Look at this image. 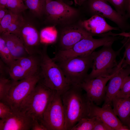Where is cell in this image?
Segmentation results:
<instances>
[{
    "label": "cell",
    "mask_w": 130,
    "mask_h": 130,
    "mask_svg": "<svg viewBox=\"0 0 130 130\" xmlns=\"http://www.w3.org/2000/svg\"><path fill=\"white\" fill-rule=\"evenodd\" d=\"M78 85H71L61 95L64 110L65 130H71L81 119L88 117L91 102Z\"/></svg>",
    "instance_id": "obj_1"
},
{
    "label": "cell",
    "mask_w": 130,
    "mask_h": 130,
    "mask_svg": "<svg viewBox=\"0 0 130 130\" xmlns=\"http://www.w3.org/2000/svg\"><path fill=\"white\" fill-rule=\"evenodd\" d=\"M39 81L61 95L71 85L61 70L48 55L47 46L43 47L40 53Z\"/></svg>",
    "instance_id": "obj_2"
},
{
    "label": "cell",
    "mask_w": 130,
    "mask_h": 130,
    "mask_svg": "<svg viewBox=\"0 0 130 130\" xmlns=\"http://www.w3.org/2000/svg\"><path fill=\"white\" fill-rule=\"evenodd\" d=\"M111 44L104 45L99 50L91 54L93 62L92 70L86 79H90L98 77H107L115 72L122 65L124 59V56L118 63L117 58L123 46L119 49L115 51Z\"/></svg>",
    "instance_id": "obj_3"
},
{
    "label": "cell",
    "mask_w": 130,
    "mask_h": 130,
    "mask_svg": "<svg viewBox=\"0 0 130 130\" xmlns=\"http://www.w3.org/2000/svg\"><path fill=\"white\" fill-rule=\"evenodd\" d=\"M55 91L39 81L18 109L42 124L44 113Z\"/></svg>",
    "instance_id": "obj_4"
},
{
    "label": "cell",
    "mask_w": 130,
    "mask_h": 130,
    "mask_svg": "<svg viewBox=\"0 0 130 130\" xmlns=\"http://www.w3.org/2000/svg\"><path fill=\"white\" fill-rule=\"evenodd\" d=\"M91 54L73 58L56 62L59 67L70 85H79L86 78L91 68Z\"/></svg>",
    "instance_id": "obj_5"
},
{
    "label": "cell",
    "mask_w": 130,
    "mask_h": 130,
    "mask_svg": "<svg viewBox=\"0 0 130 130\" xmlns=\"http://www.w3.org/2000/svg\"><path fill=\"white\" fill-rule=\"evenodd\" d=\"M81 6L91 16L97 15L114 22L122 32L130 31L128 18L113 9L106 0H87Z\"/></svg>",
    "instance_id": "obj_6"
},
{
    "label": "cell",
    "mask_w": 130,
    "mask_h": 130,
    "mask_svg": "<svg viewBox=\"0 0 130 130\" xmlns=\"http://www.w3.org/2000/svg\"><path fill=\"white\" fill-rule=\"evenodd\" d=\"M46 1L45 13L55 25L63 26L75 23L79 15L76 8L57 0Z\"/></svg>",
    "instance_id": "obj_7"
},
{
    "label": "cell",
    "mask_w": 130,
    "mask_h": 130,
    "mask_svg": "<svg viewBox=\"0 0 130 130\" xmlns=\"http://www.w3.org/2000/svg\"><path fill=\"white\" fill-rule=\"evenodd\" d=\"M65 123L61 95L55 91L44 113L42 124L47 130H65Z\"/></svg>",
    "instance_id": "obj_8"
},
{
    "label": "cell",
    "mask_w": 130,
    "mask_h": 130,
    "mask_svg": "<svg viewBox=\"0 0 130 130\" xmlns=\"http://www.w3.org/2000/svg\"><path fill=\"white\" fill-rule=\"evenodd\" d=\"M39 74L22 80H13L5 102L13 110L18 109L23 101L33 89L39 81Z\"/></svg>",
    "instance_id": "obj_9"
},
{
    "label": "cell",
    "mask_w": 130,
    "mask_h": 130,
    "mask_svg": "<svg viewBox=\"0 0 130 130\" xmlns=\"http://www.w3.org/2000/svg\"><path fill=\"white\" fill-rule=\"evenodd\" d=\"M62 27L61 30L58 32L56 51L67 50L86 37L97 36L84 30L79 22Z\"/></svg>",
    "instance_id": "obj_10"
},
{
    "label": "cell",
    "mask_w": 130,
    "mask_h": 130,
    "mask_svg": "<svg viewBox=\"0 0 130 130\" xmlns=\"http://www.w3.org/2000/svg\"><path fill=\"white\" fill-rule=\"evenodd\" d=\"M117 70L107 77H98L86 79L79 85L85 91L86 95L91 102L97 105H100L105 100L107 83Z\"/></svg>",
    "instance_id": "obj_11"
},
{
    "label": "cell",
    "mask_w": 130,
    "mask_h": 130,
    "mask_svg": "<svg viewBox=\"0 0 130 130\" xmlns=\"http://www.w3.org/2000/svg\"><path fill=\"white\" fill-rule=\"evenodd\" d=\"M111 105H103L102 107L91 102L88 117L98 118L113 130H129L128 127L123 124L115 114Z\"/></svg>",
    "instance_id": "obj_12"
},
{
    "label": "cell",
    "mask_w": 130,
    "mask_h": 130,
    "mask_svg": "<svg viewBox=\"0 0 130 130\" xmlns=\"http://www.w3.org/2000/svg\"><path fill=\"white\" fill-rule=\"evenodd\" d=\"M79 23L88 32L100 37L115 36V33L111 32V31H121L118 27L111 26L107 22L104 18L97 15H92L87 19L80 20Z\"/></svg>",
    "instance_id": "obj_13"
},
{
    "label": "cell",
    "mask_w": 130,
    "mask_h": 130,
    "mask_svg": "<svg viewBox=\"0 0 130 130\" xmlns=\"http://www.w3.org/2000/svg\"><path fill=\"white\" fill-rule=\"evenodd\" d=\"M32 117L18 109L13 110L7 117L0 120V130H31Z\"/></svg>",
    "instance_id": "obj_14"
},
{
    "label": "cell",
    "mask_w": 130,
    "mask_h": 130,
    "mask_svg": "<svg viewBox=\"0 0 130 130\" xmlns=\"http://www.w3.org/2000/svg\"><path fill=\"white\" fill-rule=\"evenodd\" d=\"M130 75V66L123 63L106 85V96L103 105L112 106L113 99L116 96L125 80Z\"/></svg>",
    "instance_id": "obj_15"
},
{
    "label": "cell",
    "mask_w": 130,
    "mask_h": 130,
    "mask_svg": "<svg viewBox=\"0 0 130 130\" xmlns=\"http://www.w3.org/2000/svg\"><path fill=\"white\" fill-rule=\"evenodd\" d=\"M25 24L22 27L19 35L26 49L30 55L39 54L42 48L39 46L41 43L40 34L33 26Z\"/></svg>",
    "instance_id": "obj_16"
},
{
    "label": "cell",
    "mask_w": 130,
    "mask_h": 130,
    "mask_svg": "<svg viewBox=\"0 0 130 130\" xmlns=\"http://www.w3.org/2000/svg\"><path fill=\"white\" fill-rule=\"evenodd\" d=\"M7 47L16 60L30 55L27 52L24 42L19 34L4 33L0 34Z\"/></svg>",
    "instance_id": "obj_17"
},
{
    "label": "cell",
    "mask_w": 130,
    "mask_h": 130,
    "mask_svg": "<svg viewBox=\"0 0 130 130\" xmlns=\"http://www.w3.org/2000/svg\"><path fill=\"white\" fill-rule=\"evenodd\" d=\"M113 110L121 122L127 125L130 118V97L120 98L116 97L112 102Z\"/></svg>",
    "instance_id": "obj_18"
},
{
    "label": "cell",
    "mask_w": 130,
    "mask_h": 130,
    "mask_svg": "<svg viewBox=\"0 0 130 130\" xmlns=\"http://www.w3.org/2000/svg\"><path fill=\"white\" fill-rule=\"evenodd\" d=\"M16 60L31 75L39 73L40 63V53L30 55Z\"/></svg>",
    "instance_id": "obj_19"
},
{
    "label": "cell",
    "mask_w": 130,
    "mask_h": 130,
    "mask_svg": "<svg viewBox=\"0 0 130 130\" xmlns=\"http://www.w3.org/2000/svg\"><path fill=\"white\" fill-rule=\"evenodd\" d=\"M9 72L10 78L15 81L20 80L32 76L25 70L16 60L9 67Z\"/></svg>",
    "instance_id": "obj_20"
},
{
    "label": "cell",
    "mask_w": 130,
    "mask_h": 130,
    "mask_svg": "<svg viewBox=\"0 0 130 130\" xmlns=\"http://www.w3.org/2000/svg\"><path fill=\"white\" fill-rule=\"evenodd\" d=\"M24 1L27 8L35 15L40 16L45 13V0H24Z\"/></svg>",
    "instance_id": "obj_21"
},
{
    "label": "cell",
    "mask_w": 130,
    "mask_h": 130,
    "mask_svg": "<svg viewBox=\"0 0 130 130\" xmlns=\"http://www.w3.org/2000/svg\"><path fill=\"white\" fill-rule=\"evenodd\" d=\"M58 31L55 26H48L42 29L40 35L41 43L47 44L56 41Z\"/></svg>",
    "instance_id": "obj_22"
},
{
    "label": "cell",
    "mask_w": 130,
    "mask_h": 130,
    "mask_svg": "<svg viewBox=\"0 0 130 130\" xmlns=\"http://www.w3.org/2000/svg\"><path fill=\"white\" fill-rule=\"evenodd\" d=\"M13 81L9 76L0 75V101H5Z\"/></svg>",
    "instance_id": "obj_23"
},
{
    "label": "cell",
    "mask_w": 130,
    "mask_h": 130,
    "mask_svg": "<svg viewBox=\"0 0 130 130\" xmlns=\"http://www.w3.org/2000/svg\"><path fill=\"white\" fill-rule=\"evenodd\" d=\"M0 59L6 65L10 66L16 60L7 46L4 39L0 36Z\"/></svg>",
    "instance_id": "obj_24"
},
{
    "label": "cell",
    "mask_w": 130,
    "mask_h": 130,
    "mask_svg": "<svg viewBox=\"0 0 130 130\" xmlns=\"http://www.w3.org/2000/svg\"><path fill=\"white\" fill-rule=\"evenodd\" d=\"M95 119V117L82 118L73 126L71 130H93Z\"/></svg>",
    "instance_id": "obj_25"
},
{
    "label": "cell",
    "mask_w": 130,
    "mask_h": 130,
    "mask_svg": "<svg viewBox=\"0 0 130 130\" xmlns=\"http://www.w3.org/2000/svg\"><path fill=\"white\" fill-rule=\"evenodd\" d=\"M20 15V14L14 13L8 9L5 15L0 21V34L4 32Z\"/></svg>",
    "instance_id": "obj_26"
},
{
    "label": "cell",
    "mask_w": 130,
    "mask_h": 130,
    "mask_svg": "<svg viewBox=\"0 0 130 130\" xmlns=\"http://www.w3.org/2000/svg\"><path fill=\"white\" fill-rule=\"evenodd\" d=\"M6 7L18 14H20L28 9L23 0H7Z\"/></svg>",
    "instance_id": "obj_27"
},
{
    "label": "cell",
    "mask_w": 130,
    "mask_h": 130,
    "mask_svg": "<svg viewBox=\"0 0 130 130\" xmlns=\"http://www.w3.org/2000/svg\"><path fill=\"white\" fill-rule=\"evenodd\" d=\"M25 24L24 20L20 15L2 33H11L19 34L21 30Z\"/></svg>",
    "instance_id": "obj_28"
},
{
    "label": "cell",
    "mask_w": 130,
    "mask_h": 130,
    "mask_svg": "<svg viewBox=\"0 0 130 130\" xmlns=\"http://www.w3.org/2000/svg\"><path fill=\"white\" fill-rule=\"evenodd\" d=\"M120 14L126 16L125 6L127 0H106Z\"/></svg>",
    "instance_id": "obj_29"
},
{
    "label": "cell",
    "mask_w": 130,
    "mask_h": 130,
    "mask_svg": "<svg viewBox=\"0 0 130 130\" xmlns=\"http://www.w3.org/2000/svg\"><path fill=\"white\" fill-rule=\"evenodd\" d=\"M116 97L120 98L130 97V75L125 80Z\"/></svg>",
    "instance_id": "obj_30"
},
{
    "label": "cell",
    "mask_w": 130,
    "mask_h": 130,
    "mask_svg": "<svg viewBox=\"0 0 130 130\" xmlns=\"http://www.w3.org/2000/svg\"><path fill=\"white\" fill-rule=\"evenodd\" d=\"M13 110L10 105L5 102L0 101V118H5L13 112Z\"/></svg>",
    "instance_id": "obj_31"
},
{
    "label": "cell",
    "mask_w": 130,
    "mask_h": 130,
    "mask_svg": "<svg viewBox=\"0 0 130 130\" xmlns=\"http://www.w3.org/2000/svg\"><path fill=\"white\" fill-rule=\"evenodd\" d=\"M127 39L123 44L125 47L124 56V63L130 66V34L127 33L126 36Z\"/></svg>",
    "instance_id": "obj_32"
},
{
    "label": "cell",
    "mask_w": 130,
    "mask_h": 130,
    "mask_svg": "<svg viewBox=\"0 0 130 130\" xmlns=\"http://www.w3.org/2000/svg\"><path fill=\"white\" fill-rule=\"evenodd\" d=\"M95 118L96 119L93 130H113L100 119L96 117Z\"/></svg>",
    "instance_id": "obj_33"
},
{
    "label": "cell",
    "mask_w": 130,
    "mask_h": 130,
    "mask_svg": "<svg viewBox=\"0 0 130 130\" xmlns=\"http://www.w3.org/2000/svg\"><path fill=\"white\" fill-rule=\"evenodd\" d=\"M32 130H47L46 127L38 120L32 118Z\"/></svg>",
    "instance_id": "obj_34"
},
{
    "label": "cell",
    "mask_w": 130,
    "mask_h": 130,
    "mask_svg": "<svg viewBox=\"0 0 130 130\" xmlns=\"http://www.w3.org/2000/svg\"><path fill=\"white\" fill-rule=\"evenodd\" d=\"M126 16L130 21V0H127L125 6Z\"/></svg>",
    "instance_id": "obj_35"
},
{
    "label": "cell",
    "mask_w": 130,
    "mask_h": 130,
    "mask_svg": "<svg viewBox=\"0 0 130 130\" xmlns=\"http://www.w3.org/2000/svg\"><path fill=\"white\" fill-rule=\"evenodd\" d=\"M8 10L6 8L0 7V21L5 15Z\"/></svg>",
    "instance_id": "obj_36"
},
{
    "label": "cell",
    "mask_w": 130,
    "mask_h": 130,
    "mask_svg": "<svg viewBox=\"0 0 130 130\" xmlns=\"http://www.w3.org/2000/svg\"><path fill=\"white\" fill-rule=\"evenodd\" d=\"M87 0H74L75 5L81 6Z\"/></svg>",
    "instance_id": "obj_37"
},
{
    "label": "cell",
    "mask_w": 130,
    "mask_h": 130,
    "mask_svg": "<svg viewBox=\"0 0 130 130\" xmlns=\"http://www.w3.org/2000/svg\"><path fill=\"white\" fill-rule=\"evenodd\" d=\"M7 0H0V7L6 8Z\"/></svg>",
    "instance_id": "obj_38"
},
{
    "label": "cell",
    "mask_w": 130,
    "mask_h": 130,
    "mask_svg": "<svg viewBox=\"0 0 130 130\" xmlns=\"http://www.w3.org/2000/svg\"><path fill=\"white\" fill-rule=\"evenodd\" d=\"M64 2L70 5H72L73 4V2L70 0H56Z\"/></svg>",
    "instance_id": "obj_39"
},
{
    "label": "cell",
    "mask_w": 130,
    "mask_h": 130,
    "mask_svg": "<svg viewBox=\"0 0 130 130\" xmlns=\"http://www.w3.org/2000/svg\"><path fill=\"white\" fill-rule=\"evenodd\" d=\"M127 126L129 128V130H130V118L128 121Z\"/></svg>",
    "instance_id": "obj_40"
},
{
    "label": "cell",
    "mask_w": 130,
    "mask_h": 130,
    "mask_svg": "<svg viewBox=\"0 0 130 130\" xmlns=\"http://www.w3.org/2000/svg\"><path fill=\"white\" fill-rule=\"evenodd\" d=\"M129 34H130V31L129 32H127Z\"/></svg>",
    "instance_id": "obj_41"
}]
</instances>
